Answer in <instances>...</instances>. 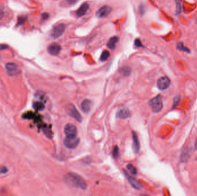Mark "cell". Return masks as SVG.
<instances>
[{"label":"cell","mask_w":197,"mask_h":196,"mask_svg":"<svg viewBox=\"0 0 197 196\" xmlns=\"http://www.w3.org/2000/svg\"><path fill=\"white\" fill-rule=\"evenodd\" d=\"M8 48V46L5 44H1L0 45V49H6Z\"/></svg>","instance_id":"obj_30"},{"label":"cell","mask_w":197,"mask_h":196,"mask_svg":"<svg viewBox=\"0 0 197 196\" xmlns=\"http://www.w3.org/2000/svg\"><path fill=\"white\" fill-rule=\"evenodd\" d=\"M66 112L70 116L76 119L77 122H81L82 121V116L80 114L79 111L76 109V108L72 104H69L65 108Z\"/></svg>","instance_id":"obj_3"},{"label":"cell","mask_w":197,"mask_h":196,"mask_svg":"<svg viewBox=\"0 0 197 196\" xmlns=\"http://www.w3.org/2000/svg\"><path fill=\"white\" fill-rule=\"evenodd\" d=\"M80 139L76 136H66L64 140V144L68 148H74L78 146Z\"/></svg>","instance_id":"obj_4"},{"label":"cell","mask_w":197,"mask_h":196,"mask_svg":"<svg viewBox=\"0 0 197 196\" xmlns=\"http://www.w3.org/2000/svg\"><path fill=\"white\" fill-rule=\"evenodd\" d=\"M117 116L118 117L122 118V119H127L130 116V112L129 110L126 108H123L119 109Z\"/></svg>","instance_id":"obj_14"},{"label":"cell","mask_w":197,"mask_h":196,"mask_svg":"<svg viewBox=\"0 0 197 196\" xmlns=\"http://www.w3.org/2000/svg\"><path fill=\"white\" fill-rule=\"evenodd\" d=\"M6 70L10 76H15L20 73V69L14 63H8L6 65Z\"/></svg>","instance_id":"obj_6"},{"label":"cell","mask_w":197,"mask_h":196,"mask_svg":"<svg viewBox=\"0 0 197 196\" xmlns=\"http://www.w3.org/2000/svg\"><path fill=\"white\" fill-rule=\"evenodd\" d=\"M78 1L79 0H65V2L66 4H67L68 5L72 6L75 4H76L78 2Z\"/></svg>","instance_id":"obj_25"},{"label":"cell","mask_w":197,"mask_h":196,"mask_svg":"<svg viewBox=\"0 0 197 196\" xmlns=\"http://www.w3.org/2000/svg\"><path fill=\"white\" fill-rule=\"evenodd\" d=\"M42 17H43V19H48V17H49V15L48 13H43V15H42Z\"/></svg>","instance_id":"obj_31"},{"label":"cell","mask_w":197,"mask_h":196,"mask_svg":"<svg viewBox=\"0 0 197 196\" xmlns=\"http://www.w3.org/2000/svg\"><path fill=\"white\" fill-rule=\"evenodd\" d=\"M127 169L133 175H135L137 173V169L134 167V165L132 164H129L127 165Z\"/></svg>","instance_id":"obj_19"},{"label":"cell","mask_w":197,"mask_h":196,"mask_svg":"<svg viewBox=\"0 0 197 196\" xmlns=\"http://www.w3.org/2000/svg\"><path fill=\"white\" fill-rule=\"evenodd\" d=\"M189 155H190L189 151L185 150L183 151V153L182 154V155H181V160H182L183 162L185 161L186 160H187V159L189 158Z\"/></svg>","instance_id":"obj_21"},{"label":"cell","mask_w":197,"mask_h":196,"mask_svg":"<svg viewBox=\"0 0 197 196\" xmlns=\"http://www.w3.org/2000/svg\"><path fill=\"white\" fill-rule=\"evenodd\" d=\"M66 28V25L64 23H61L56 25L52 30L51 36L54 39H57L62 35Z\"/></svg>","instance_id":"obj_5"},{"label":"cell","mask_w":197,"mask_h":196,"mask_svg":"<svg viewBox=\"0 0 197 196\" xmlns=\"http://www.w3.org/2000/svg\"><path fill=\"white\" fill-rule=\"evenodd\" d=\"M25 20V17L21 16L20 17H19V22H18V23L19 24H21L22 23H23V21H24Z\"/></svg>","instance_id":"obj_28"},{"label":"cell","mask_w":197,"mask_h":196,"mask_svg":"<svg viewBox=\"0 0 197 196\" xmlns=\"http://www.w3.org/2000/svg\"><path fill=\"white\" fill-rule=\"evenodd\" d=\"M64 132L66 136H76L77 134V129L74 125L68 124L65 126Z\"/></svg>","instance_id":"obj_9"},{"label":"cell","mask_w":197,"mask_h":196,"mask_svg":"<svg viewBox=\"0 0 197 196\" xmlns=\"http://www.w3.org/2000/svg\"><path fill=\"white\" fill-rule=\"evenodd\" d=\"M4 15H5L4 10L0 8V20L3 18V17L4 16Z\"/></svg>","instance_id":"obj_29"},{"label":"cell","mask_w":197,"mask_h":196,"mask_svg":"<svg viewBox=\"0 0 197 196\" xmlns=\"http://www.w3.org/2000/svg\"><path fill=\"white\" fill-rule=\"evenodd\" d=\"M133 150H134L135 153H137L140 150V142H139L138 136H137L136 133L134 132H133Z\"/></svg>","instance_id":"obj_15"},{"label":"cell","mask_w":197,"mask_h":196,"mask_svg":"<svg viewBox=\"0 0 197 196\" xmlns=\"http://www.w3.org/2000/svg\"><path fill=\"white\" fill-rule=\"evenodd\" d=\"M176 14L179 15L181 13V4L180 0H176Z\"/></svg>","instance_id":"obj_22"},{"label":"cell","mask_w":197,"mask_h":196,"mask_svg":"<svg viewBox=\"0 0 197 196\" xmlns=\"http://www.w3.org/2000/svg\"><path fill=\"white\" fill-rule=\"evenodd\" d=\"M8 169L6 167L2 166L0 167V174H5L8 172Z\"/></svg>","instance_id":"obj_27"},{"label":"cell","mask_w":197,"mask_h":196,"mask_svg":"<svg viewBox=\"0 0 197 196\" xmlns=\"http://www.w3.org/2000/svg\"><path fill=\"white\" fill-rule=\"evenodd\" d=\"M89 9V4L87 3L83 4L81 7L76 11V15L78 17L84 16Z\"/></svg>","instance_id":"obj_13"},{"label":"cell","mask_w":197,"mask_h":196,"mask_svg":"<svg viewBox=\"0 0 197 196\" xmlns=\"http://www.w3.org/2000/svg\"><path fill=\"white\" fill-rule=\"evenodd\" d=\"M170 83L171 81L168 77H163L158 80L157 86L160 90H165L169 86Z\"/></svg>","instance_id":"obj_8"},{"label":"cell","mask_w":197,"mask_h":196,"mask_svg":"<svg viewBox=\"0 0 197 196\" xmlns=\"http://www.w3.org/2000/svg\"><path fill=\"white\" fill-rule=\"evenodd\" d=\"M134 44L137 47H142V43L141 42V41L138 39H137L134 41Z\"/></svg>","instance_id":"obj_26"},{"label":"cell","mask_w":197,"mask_h":196,"mask_svg":"<svg viewBox=\"0 0 197 196\" xmlns=\"http://www.w3.org/2000/svg\"><path fill=\"white\" fill-rule=\"evenodd\" d=\"M33 107L35 108V109L41 111V110H42V109H44L45 106H44V105H43L42 103L39 102H35V103H34V104H33Z\"/></svg>","instance_id":"obj_20"},{"label":"cell","mask_w":197,"mask_h":196,"mask_svg":"<svg viewBox=\"0 0 197 196\" xmlns=\"http://www.w3.org/2000/svg\"><path fill=\"white\" fill-rule=\"evenodd\" d=\"M110 53L109 51L107 50H105L101 54V56H100V60L101 61H106L107 60L109 57H110Z\"/></svg>","instance_id":"obj_17"},{"label":"cell","mask_w":197,"mask_h":196,"mask_svg":"<svg viewBox=\"0 0 197 196\" xmlns=\"http://www.w3.org/2000/svg\"><path fill=\"white\" fill-rule=\"evenodd\" d=\"M121 71L122 74H123L125 75H127L129 74L130 73V70L129 67H125L121 69Z\"/></svg>","instance_id":"obj_24"},{"label":"cell","mask_w":197,"mask_h":196,"mask_svg":"<svg viewBox=\"0 0 197 196\" xmlns=\"http://www.w3.org/2000/svg\"><path fill=\"white\" fill-rule=\"evenodd\" d=\"M61 50V47L59 44L57 43H51L48 46V52L51 55H58Z\"/></svg>","instance_id":"obj_11"},{"label":"cell","mask_w":197,"mask_h":196,"mask_svg":"<svg viewBox=\"0 0 197 196\" xmlns=\"http://www.w3.org/2000/svg\"><path fill=\"white\" fill-rule=\"evenodd\" d=\"M112 10V9L111 7L108 5H104L99 9H98V10L96 12V15L99 18L106 17L110 14Z\"/></svg>","instance_id":"obj_7"},{"label":"cell","mask_w":197,"mask_h":196,"mask_svg":"<svg viewBox=\"0 0 197 196\" xmlns=\"http://www.w3.org/2000/svg\"><path fill=\"white\" fill-rule=\"evenodd\" d=\"M92 105H93L92 102L91 100L87 99L84 100L82 102V103L81 104V108L82 111L84 113H88L91 111Z\"/></svg>","instance_id":"obj_12"},{"label":"cell","mask_w":197,"mask_h":196,"mask_svg":"<svg viewBox=\"0 0 197 196\" xmlns=\"http://www.w3.org/2000/svg\"><path fill=\"white\" fill-rule=\"evenodd\" d=\"M119 38L118 36H113L109 39L107 43V46L109 49H114L115 48L116 44H117Z\"/></svg>","instance_id":"obj_16"},{"label":"cell","mask_w":197,"mask_h":196,"mask_svg":"<svg viewBox=\"0 0 197 196\" xmlns=\"http://www.w3.org/2000/svg\"><path fill=\"white\" fill-rule=\"evenodd\" d=\"M149 104L152 111L155 112H158L160 111L163 106L161 97L160 95H158V96L150 99Z\"/></svg>","instance_id":"obj_2"},{"label":"cell","mask_w":197,"mask_h":196,"mask_svg":"<svg viewBox=\"0 0 197 196\" xmlns=\"http://www.w3.org/2000/svg\"><path fill=\"white\" fill-rule=\"evenodd\" d=\"M123 172H124V174H125V175L126 176V178L127 179L128 181L130 183V185L134 189H137V190H140V189H141L142 188V185H141V183L138 180H136L135 178H134L133 177H132L130 175H129L125 170H123Z\"/></svg>","instance_id":"obj_10"},{"label":"cell","mask_w":197,"mask_h":196,"mask_svg":"<svg viewBox=\"0 0 197 196\" xmlns=\"http://www.w3.org/2000/svg\"><path fill=\"white\" fill-rule=\"evenodd\" d=\"M195 147L196 148V150H197V139L196 140V143H195Z\"/></svg>","instance_id":"obj_32"},{"label":"cell","mask_w":197,"mask_h":196,"mask_svg":"<svg viewBox=\"0 0 197 196\" xmlns=\"http://www.w3.org/2000/svg\"><path fill=\"white\" fill-rule=\"evenodd\" d=\"M176 48L177 49L180 50V51H182L184 52H186L187 53L190 52V50L188 48H187L186 47H185L183 44L181 42H179L177 45H176Z\"/></svg>","instance_id":"obj_18"},{"label":"cell","mask_w":197,"mask_h":196,"mask_svg":"<svg viewBox=\"0 0 197 196\" xmlns=\"http://www.w3.org/2000/svg\"><path fill=\"white\" fill-rule=\"evenodd\" d=\"M65 180L69 185L72 187L82 189H87V185L85 181L82 177L75 173H69L65 176Z\"/></svg>","instance_id":"obj_1"},{"label":"cell","mask_w":197,"mask_h":196,"mask_svg":"<svg viewBox=\"0 0 197 196\" xmlns=\"http://www.w3.org/2000/svg\"><path fill=\"white\" fill-rule=\"evenodd\" d=\"M119 148L118 146H115L114 147L113 149V153H112V155L114 158H118L119 155Z\"/></svg>","instance_id":"obj_23"}]
</instances>
